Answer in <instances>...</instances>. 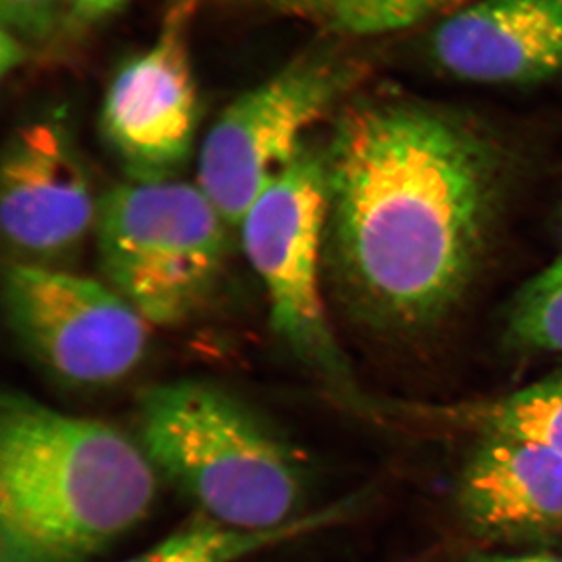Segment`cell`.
<instances>
[{
	"mask_svg": "<svg viewBox=\"0 0 562 562\" xmlns=\"http://www.w3.org/2000/svg\"><path fill=\"white\" fill-rule=\"evenodd\" d=\"M325 261L355 316L413 335L460 305L498 220L508 160L461 114L380 94L344 106L324 150Z\"/></svg>",
	"mask_w": 562,
	"mask_h": 562,
	"instance_id": "obj_1",
	"label": "cell"
},
{
	"mask_svg": "<svg viewBox=\"0 0 562 562\" xmlns=\"http://www.w3.org/2000/svg\"><path fill=\"white\" fill-rule=\"evenodd\" d=\"M157 469L120 428L24 392L0 402V562H87L149 514Z\"/></svg>",
	"mask_w": 562,
	"mask_h": 562,
	"instance_id": "obj_2",
	"label": "cell"
},
{
	"mask_svg": "<svg viewBox=\"0 0 562 562\" xmlns=\"http://www.w3.org/2000/svg\"><path fill=\"white\" fill-rule=\"evenodd\" d=\"M139 442L155 469L224 527L268 531L303 516L305 475L290 449L227 392L195 380L140 394Z\"/></svg>",
	"mask_w": 562,
	"mask_h": 562,
	"instance_id": "obj_3",
	"label": "cell"
},
{
	"mask_svg": "<svg viewBox=\"0 0 562 562\" xmlns=\"http://www.w3.org/2000/svg\"><path fill=\"white\" fill-rule=\"evenodd\" d=\"M228 228L199 183L125 180L99 201L94 241L103 281L150 327H176L216 290Z\"/></svg>",
	"mask_w": 562,
	"mask_h": 562,
	"instance_id": "obj_4",
	"label": "cell"
},
{
	"mask_svg": "<svg viewBox=\"0 0 562 562\" xmlns=\"http://www.w3.org/2000/svg\"><path fill=\"white\" fill-rule=\"evenodd\" d=\"M328 192L324 150L306 144L243 217V249L268 297L277 338L362 417L380 409L361 394L333 335L324 294Z\"/></svg>",
	"mask_w": 562,
	"mask_h": 562,
	"instance_id": "obj_5",
	"label": "cell"
},
{
	"mask_svg": "<svg viewBox=\"0 0 562 562\" xmlns=\"http://www.w3.org/2000/svg\"><path fill=\"white\" fill-rule=\"evenodd\" d=\"M366 68L350 41L322 36L222 111L203 139L198 183L231 227L290 168L310 128L349 95Z\"/></svg>",
	"mask_w": 562,
	"mask_h": 562,
	"instance_id": "obj_6",
	"label": "cell"
},
{
	"mask_svg": "<svg viewBox=\"0 0 562 562\" xmlns=\"http://www.w3.org/2000/svg\"><path fill=\"white\" fill-rule=\"evenodd\" d=\"M2 297L14 339L58 382L111 386L146 357L150 325L105 281L7 262Z\"/></svg>",
	"mask_w": 562,
	"mask_h": 562,
	"instance_id": "obj_7",
	"label": "cell"
},
{
	"mask_svg": "<svg viewBox=\"0 0 562 562\" xmlns=\"http://www.w3.org/2000/svg\"><path fill=\"white\" fill-rule=\"evenodd\" d=\"M99 201L66 124L35 120L14 128L0 169V228L9 262L68 269L94 236Z\"/></svg>",
	"mask_w": 562,
	"mask_h": 562,
	"instance_id": "obj_8",
	"label": "cell"
},
{
	"mask_svg": "<svg viewBox=\"0 0 562 562\" xmlns=\"http://www.w3.org/2000/svg\"><path fill=\"white\" fill-rule=\"evenodd\" d=\"M195 0H176L154 43L106 91L101 131L131 181L177 179L194 149L199 98L188 25Z\"/></svg>",
	"mask_w": 562,
	"mask_h": 562,
	"instance_id": "obj_9",
	"label": "cell"
},
{
	"mask_svg": "<svg viewBox=\"0 0 562 562\" xmlns=\"http://www.w3.org/2000/svg\"><path fill=\"white\" fill-rule=\"evenodd\" d=\"M431 57L476 83H536L562 72V0H480L436 22Z\"/></svg>",
	"mask_w": 562,
	"mask_h": 562,
	"instance_id": "obj_10",
	"label": "cell"
},
{
	"mask_svg": "<svg viewBox=\"0 0 562 562\" xmlns=\"http://www.w3.org/2000/svg\"><path fill=\"white\" fill-rule=\"evenodd\" d=\"M457 505L465 527L486 541H550L562 535V454L482 439L462 469Z\"/></svg>",
	"mask_w": 562,
	"mask_h": 562,
	"instance_id": "obj_11",
	"label": "cell"
},
{
	"mask_svg": "<svg viewBox=\"0 0 562 562\" xmlns=\"http://www.w3.org/2000/svg\"><path fill=\"white\" fill-rule=\"evenodd\" d=\"M446 435L536 443L562 454V373L512 394L483 401L425 405L392 403L382 417Z\"/></svg>",
	"mask_w": 562,
	"mask_h": 562,
	"instance_id": "obj_12",
	"label": "cell"
},
{
	"mask_svg": "<svg viewBox=\"0 0 562 562\" xmlns=\"http://www.w3.org/2000/svg\"><path fill=\"white\" fill-rule=\"evenodd\" d=\"M262 16L299 22L324 38L364 40L441 21L480 0H235Z\"/></svg>",
	"mask_w": 562,
	"mask_h": 562,
	"instance_id": "obj_13",
	"label": "cell"
},
{
	"mask_svg": "<svg viewBox=\"0 0 562 562\" xmlns=\"http://www.w3.org/2000/svg\"><path fill=\"white\" fill-rule=\"evenodd\" d=\"M324 520H327V514H303L276 530L244 531L224 527L198 514L146 552L122 562H241L254 554L308 535Z\"/></svg>",
	"mask_w": 562,
	"mask_h": 562,
	"instance_id": "obj_14",
	"label": "cell"
},
{
	"mask_svg": "<svg viewBox=\"0 0 562 562\" xmlns=\"http://www.w3.org/2000/svg\"><path fill=\"white\" fill-rule=\"evenodd\" d=\"M506 339L519 350L562 353V257L517 292Z\"/></svg>",
	"mask_w": 562,
	"mask_h": 562,
	"instance_id": "obj_15",
	"label": "cell"
},
{
	"mask_svg": "<svg viewBox=\"0 0 562 562\" xmlns=\"http://www.w3.org/2000/svg\"><path fill=\"white\" fill-rule=\"evenodd\" d=\"M0 16L3 76L70 31L68 0H0Z\"/></svg>",
	"mask_w": 562,
	"mask_h": 562,
	"instance_id": "obj_16",
	"label": "cell"
},
{
	"mask_svg": "<svg viewBox=\"0 0 562 562\" xmlns=\"http://www.w3.org/2000/svg\"><path fill=\"white\" fill-rule=\"evenodd\" d=\"M127 0H68L70 31L88 27L105 20Z\"/></svg>",
	"mask_w": 562,
	"mask_h": 562,
	"instance_id": "obj_17",
	"label": "cell"
},
{
	"mask_svg": "<svg viewBox=\"0 0 562 562\" xmlns=\"http://www.w3.org/2000/svg\"><path fill=\"white\" fill-rule=\"evenodd\" d=\"M469 562H562V558L550 557V554H520V557L495 554V557H476Z\"/></svg>",
	"mask_w": 562,
	"mask_h": 562,
	"instance_id": "obj_18",
	"label": "cell"
}]
</instances>
